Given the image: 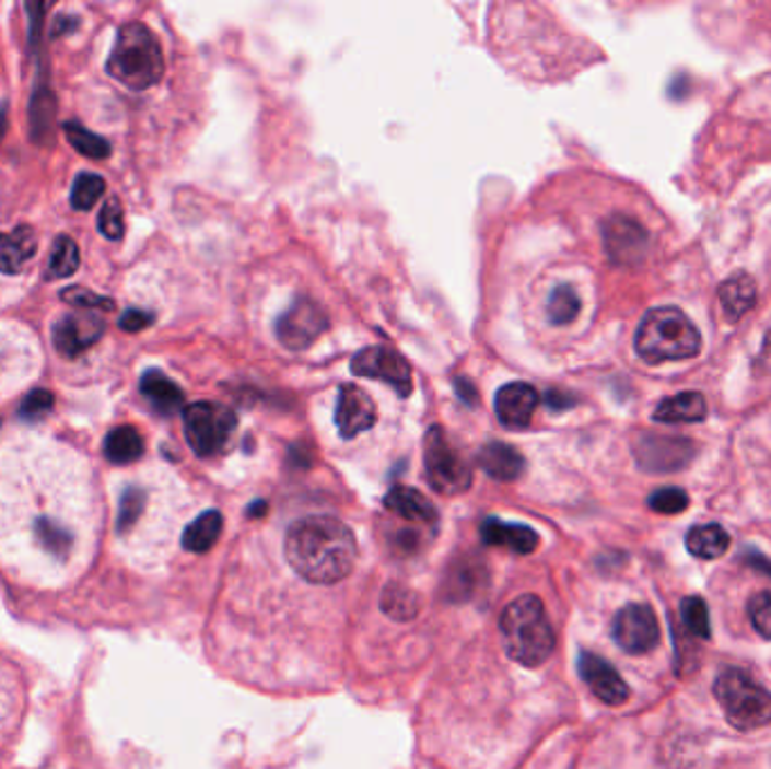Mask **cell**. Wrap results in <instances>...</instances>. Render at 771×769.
<instances>
[{"mask_svg":"<svg viewBox=\"0 0 771 769\" xmlns=\"http://www.w3.org/2000/svg\"><path fill=\"white\" fill-rule=\"evenodd\" d=\"M357 539L348 524L329 515H309L291 524L284 537V560L305 582H343L357 564Z\"/></svg>","mask_w":771,"mask_h":769,"instance_id":"obj_1","label":"cell"},{"mask_svg":"<svg viewBox=\"0 0 771 769\" xmlns=\"http://www.w3.org/2000/svg\"><path fill=\"white\" fill-rule=\"evenodd\" d=\"M505 654L524 668L546 664L556 650V630L550 626L544 601L524 594L505 605L499 618Z\"/></svg>","mask_w":771,"mask_h":769,"instance_id":"obj_2","label":"cell"},{"mask_svg":"<svg viewBox=\"0 0 771 769\" xmlns=\"http://www.w3.org/2000/svg\"><path fill=\"white\" fill-rule=\"evenodd\" d=\"M106 70L131 91H147L159 84L165 59L156 34L144 23H125L118 32L112 57L106 61Z\"/></svg>","mask_w":771,"mask_h":769,"instance_id":"obj_3","label":"cell"},{"mask_svg":"<svg viewBox=\"0 0 771 769\" xmlns=\"http://www.w3.org/2000/svg\"><path fill=\"white\" fill-rule=\"evenodd\" d=\"M634 346L647 363L684 361L702 352V335L681 310L654 307L643 316Z\"/></svg>","mask_w":771,"mask_h":769,"instance_id":"obj_4","label":"cell"},{"mask_svg":"<svg viewBox=\"0 0 771 769\" xmlns=\"http://www.w3.org/2000/svg\"><path fill=\"white\" fill-rule=\"evenodd\" d=\"M713 692L731 726L756 731L771 724V692L745 671H722L713 684Z\"/></svg>","mask_w":771,"mask_h":769,"instance_id":"obj_5","label":"cell"},{"mask_svg":"<svg viewBox=\"0 0 771 769\" xmlns=\"http://www.w3.org/2000/svg\"><path fill=\"white\" fill-rule=\"evenodd\" d=\"M183 427L192 452L199 458H212L229 445L237 429V416L217 401H195L183 411Z\"/></svg>","mask_w":771,"mask_h":769,"instance_id":"obj_6","label":"cell"},{"mask_svg":"<svg viewBox=\"0 0 771 769\" xmlns=\"http://www.w3.org/2000/svg\"><path fill=\"white\" fill-rule=\"evenodd\" d=\"M424 469L429 486L440 494H463L471 488V469L465 458L452 447L447 433L431 427L424 435Z\"/></svg>","mask_w":771,"mask_h":769,"instance_id":"obj_7","label":"cell"},{"mask_svg":"<svg viewBox=\"0 0 771 769\" xmlns=\"http://www.w3.org/2000/svg\"><path fill=\"white\" fill-rule=\"evenodd\" d=\"M327 327L329 318L325 310L309 299H299L278 318L276 337L287 350L301 352L312 348L327 333Z\"/></svg>","mask_w":771,"mask_h":769,"instance_id":"obj_8","label":"cell"},{"mask_svg":"<svg viewBox=\"0 0 771 769\" xmlns=\"http://www.w3.org/2000/svg\"><path fill=\"white\" fill-rule=\"evenodd\" d=\"M352 373L384 382L401 397L413 393V373L409 361L388 346H373L357 352L352 359Z\"/></svg>","mask_w":771,"mask_h":769,"instance_id":"obj_9","label":"cell"},{"mask_svg":"<svg viewBox=\"0 0 771 769\" xmlns=\"http://www.w3.org/2000/svg\"><path fill=\"white\" fill-rule=\"evenodd\" d=\"M694 454H697V447L692 445V441H688V438L641 433L634 441V458L639 467L654 474L679 471L690 465Z\"/></svg>","mask_w":771,"mask_h":769,"instance_id":"obj_10","label":"cell"},{"mask_svg":"<svg viewBox=\"0 0 771 769\" xmlns=\"http://www.w3.org/2000/svg\"><path fill=\"white\" fill-rule=\"evenodd\" d=\"M614 641L628 654H647L661 641V626L654 609L643 603L626 605L614 618Z\"/></svg>","mask_w":771,"mask_h":769,"instance_id":"obj_11","label":"cell"},{"mask_svg":"<svg viewBox=\"0 0 771 769\" xmlns=\"http://www.w3.org/2000/svg\"><path fill=\"white\" fill-rule=\"evenodd\" d=\"M603 242L609 260L618 267H634L647 253V231L628 214H614L603 224Z\"/></svg>","mask_w":771,"mask_h":769,"instance_id":"obj_12","label":"cell"},{"mask_svg":"<svg viewBox=\"0 0 771 769\" xmlns=\"http://www.w3.org/2000/svg\"><path fill=\"white\" fill-rule=\"evenodd\" d=\"M104 335V321L91 312L63 314L52 325V343L66 359H75L86 352Z\"/></svg>","mask_w":771,"mask_h":769,"instance_id":"obj_13","label":"cell"},{"mask_svg":"<svg viewBox=\"0 0 771 769\" xmlns=\"http://www.w3.org/2000/svg\"><path fill=\"white\" fill-rule=\"evenodd\" d=\"M580 677L584 684L592 688L596 698L609 707H620L630 700V686L626 679L620 677V673L607 662V659L594 654V652H582L577 662Z\"/></svg>","mask_w":771,"mask_h":769,"instance_id":"obj_14","label":"cell"},{"mask_svg":"<svg viewBox=\"0 0 771 769\" xmlns=\"http://www.w3.org/2000/svg\"><path fill=\"white\" fill-rule=\"evenodd\" d=\"M337 427L343 438H357L377 422V407L373 397L357 384H343L337 399Z\"/></svg>","mask_w":771,"mask_h":769,"instance_id":"obj_15","label":"cell"},{"mask_svg":"<svg viewBox=\"0 0 771 769\" xmlns=\"http://www.w3.org/2000/svg\"><path fill=\"white\" fill-rule=\"evenodd\" d=\"M539 407V393L526 382H512L499 388L494 411L503 427L526 429Z\"/></svg>","mask_w":771,"mask_h":769,"instance_id":"obj_16","label":"cell"},{"mask_svg":"<svg viewBox=\"0 0 771 769\" xmlns=\"http://www.w3.org/2000/svg\"><path fill=\"white\" fill-rule=\"evenodd\" d=\"M481 537L490 546H505V548H510V551L519 554V556L533 554L539 544V535L530 526L507 524V522H501L494 517L483 522Z\"/></svg>","mask_w":771,"mask_h":769,"instance_id":"obj_17","label":"cell"},{"mask_svg":"<svg viewBox=\"0 0 771 769\" xmlns=\"http://www.w3.org/2000/svg\"><path fill=\"white\" fill-rule=\"evenodd\" d=\"M384 505H386V510L395 512L397 517L407 520V522L433 524L437 520L435 505L416 488H407V486L390 488L388 494L384 497Z\"/></svg>","mask_w":771,"mask_h":769,"instance_id":"obj_18","label":"cell"},{"mask_svg":"<svg viewBox=\"0 0 771 769\" xmlns=\"http://www.w3.org/2000/svg\"><path fill=\"white\" fill-rule=\"evenodd\" d=\"M479 465L488 476H492V479L510 483V481H517L519 476L524 474L526 458L519 454V450H514L512 445L488 443L479 452Z\"/></svg>","mask_w":771,"mask_h":769,"instance_id":"obj_19","label":"cell"},{"mask_svg":"<svg viewBox=\"0 0 771 769\" xmlns=\"http://www.w3.org/2000/svg\"><path fill=\"white\" fill-rule=\"evenodd\" d=\"M709 413L706 399L702 393H679L675 397H668L661 401L654 411V420L656 422H666V424H681V422H702Z\"/></svg>","mask_w":771,"mask_h":769,"instance_id":"obj_20","label":"cell"},{"mask_svg":"<svg viewBox=\"0 0 771 769\" xmlns=\"http://www.w3.org/2000/svg\"><path fill=\"white\" fill-rule=\"evenodd\" d=\"M717 296L724 316L728 321H738L756 305V282L747 273H736L720 284Z\"/></svg>","mask_w":771,"mask_h":769,"instance_id":"obj_21","label":"cell"},{"mask_svg":"<svg viewBox=\"0 0 771 769\" xmlns=\"http://www.w3.org/2000/svg\"><path fill=\"white\" fill-rule=\"evenodd\" d=\"M140 393L163 416H172L183 407V391L161 371H147L142 375Z\"/></svg>","mask_w":771,"mask_h":769,"instance_id":"obj_22","label":"cell"},{"mask_svg":"<svg viewBox=\"0 0 771 769\" xmlns=\"http://www.w3.org/2000/svg\"><path fill=\"white\" fill-rule=\"evenodd\" d=\"M34 250L36 237L30 226H21L10 235L0 233V271L10 276L19 273Z\"/></svg>","mask_w":771,"mask_h":769,"instance_id":"obj_23","label":"cell"},{"mask_svg":"<svg viewBox=\"0 0 771 769\" xmlns=\"http://www.w3.org/2000/svg\"><path fill=\"white\" fill-rule=\"evenodd\" d=\"M686 546L690 556L700 560H715L722 558L728 546L731 537L720 524H704V526H692L686 535Z\"/></svg>","mask_w":771,"mask_h":769,"instance_id":"obj_24","label":"cell"},{"mask_svg":"<svg viewBox=\"0 0 771 769\" xmlns=\"http://www.w3.org/2000/svg\"><path fill=\"white\" fill-rule=\"evenodd\" d=\"M224 528V517L217 510H208L199 515L183 533V548L190 554H206L217 544Z\"/></svg>","mask_w":771,"mask_h":769,"instance_id":"obj_25","label":"cell"},{"mask_svg":"<svg viewBox=\"0 0 771 769\" xmlns=\"http://www.w3.org/2000/svg\"><path fill=\"white\" fill-rule=\"evenodd\" d=\"M144 452L142 435L133 427H118L106 435L104 441V456L114 465H129L136 463Z\"/></svg>","mask_w":771,"mask_h":769,"instance_id":"obj_26","label":"cell"},{"mask_svg":"<svg viewBox=\"0 0 771 769\" xmlns=\"http://www.w3.org/2000/svg\"><path fill=\"white\" fill-rule=\"evenodd\" d=\"M420 596L404 584H388L382 594V611L393 620H413L420 614Z\"/></svg>","mask_w":771,"mask_h":769,"instance_id":"obj_27","label":"cell"},{"mask_svg":"<svg viewBox=\"0 0 771 769\" xmlns=\"http://www.w3.org/2000/svg\"><path fill=\"white\" fill-rule=\"evenodd\" d=\"M78 269H80V248L75 240H70L68 235H59L50 248L46 278L61 280L72 276Z\"/></svg>","mask_w":771,"mask_h":769,"instance_id":"obj_28","label":"cell"},{"mask_svg":"<svg viewBox=\"0 0 771 769\" xmlns=\"http://www.w3.org/2000/svg\"><path fill=\"white\" fill-rule=\"evenodd\" d=\"M63 131H66L68 142L80 154H84L89 159H95V161H104V159L112 156V144H108L102 136H97V133L89 131L86 127H82L80 123H66Z\"/></svg>","mask_w":771,"mask_h":769,"instance_id":"obj_29","label":"cell"},{"mask_svg":"<svg viewBox=\"0 0 771 769\" xmlns=\"http://www.w3.org/2000/svg\"><path fill=\"white\" fill-rule=\"evenodd\" d=\"M681 622L690 637L704 641L711 639V614L704 598L688 596L681 601Z\"/></svg>","mask_w":771,"mask_h":769,"instance_id":"obj_30","label":"cell"},{"mask_svg":"<svg viewBox=\"0 0 771 769\" xmlns=\"http://www.w3.org/2000/svg\"><path fill=\"white\" fill-rule=\"evenodd\" d=\"M580 314V296L566 284L558 287L548 299V318L553 325H569Z\"/></svg>","mask_w":771,"mask_h":769,"instance_id":"obj_31","label":"cell"},{"mask_svg":"<svg viewBox=\"0 0 771 769\" xmlns=\"http://www.w3.org/2000/svg\"><path fill=\"white\" fill-rule=\"evenodd\" d=\"M106 190V183L100 174H80L72 183V193H70V206L75 210H91L97 199H102Z\"/></svg>","mask_w":771,"mask_h":769,"instance_id":"obj_32","label":"cell"},{"mask_svg":"<svg viewBox=\"0 0 771 769\" xmlns=\"http://www.w3.org/2000/svg\"><path fill=\"white\" fill-rule=\"evenodd\" d=\"M688 492L681 488H661L647 499L650 510L658 512V515H679V512L688 508Z\"/></svg>","mask_w":771,"mask_h":769,"instance_id":"obj_33","label":"cell"},{"mask_svg":"<svg viewBox=\"0 0 771 769\" xmlns=\"http://www.w3.org/2000/svg\"><path fill=\"white\" fill-rule=\"evenodd\" d=\"M97 229L106 240L118 242L125 235V212L122 206L116 197L106 199L100 217H97Z\"/></svg>","mask_w":771,"mask_h":769,"instance_id":"obj_34","label":"cell"},{"mask_svg":"<svg viewBox=\"0 0 771 769\" xmlns=\"http://www.w3.org/2000/svg\"><path fill=\"white\" fill-rule=\"evenodd\" d=\"M61 301L72 305V307H78V310H106V312H112L116 305L112 299H104L100 294H95V291L91 289H84V287H68L61 291Z\"/></svg>","mask_w":771,"mask_h":769,"instance_id":"obj_35","label":"cell"},{"mask_svg":"<svg viewBox=\"0 0 771 769\" xmlns=\"http://www.w3.org/2000/svg\"><path fill=\"white\" fill-rule=\"evenodd\" d=\"M55 409V395L46 388H36L27 393L19 407V416L23 420H42Z\"/></svg>","mask_w":771,"mask_h":769,"instance_id":"obj_36","label":"cell"},{"mask_svg":"<svg viewBox=\"0 0 771 769\" xmlns=\"http://www.w3.org/2000/svg\"><path fill=\"white\" fill-rule=\"evenodd\" d=\"M144 508V492L140 488H127L120 499L118 510V533H127L142 515Z\"/></svg>","mask_w":771,"mask_h":769,"instance_id":"obj_37","label":"cell"},{"mask_svg":"<svg viewBox=\"0 0 771 769\" xmlns=\"http://www.w3.org/2000/svg\"><path fill=\"white\" fill-rule=\"evenodd\" d=\"M749 618L760 637L771 639V592H760L749 601Z\"/></svg>","mask_w":771,"mask_h":769,"instance_id":"obj_38","label":"cell"},{"mask_svg":"<svg viewBox=\"0 0 771 769\" xmlns=\"http://www.w3.org/2000/svg\"><path fill=\"white\" fill-rule=\"evenodd\" d=\"M152 323H154V316L150 312H142V310H127L120 318V327L125 329V333H140V329L150 327Z\"/></svg>","mask_w":771,"mask_h":769,"instance_id":"obj_39","label":"cell"},{"mask_svg":"<svg viewBox=\"0 0 771 769\" xmlns=\"http://www.w3.org/2000/svg\"><path fill=\"white\" fill-rule=\"evenodd\" d=\"M456 393H458V397L465 401V405H469V407H474L476 405V401H479V393H476V386L469 382V380H465V377H456Z\"/></svg>","mask_w":771,"mask_h":769,"instance_id":"obj_40","label":"cell"},{"mask_svg":"<svg viewBox=\"0 0 771 769\" xmlns=\"http://www.w3.org/2000/svg\"><path fill=\"white\" fill-rule=\"evenodd\" d=\"M546 401H548V407L556 409V411H564V409H569V407L575 405V399H573L571 395L562 393V391H550V393L546 395Z\"/></svg>","mask_w":771,"mask_h":769,"instance_id":"obj_41","label":"cell"},{"mask_svg":"<svg viewBox=\"0 0 771 769\" xmlns=\"http://www.w3.org/2000/svg\"><path fill=\"white\" fill-rule=\"evenodd\" d=\"M745 560H747L749 567H754V569H758V571H762V573H767V575L771 578V560H767L762 554L749 551V554L745 556Z\"/></svg>","mask_w":771,"mask_h":769,"instance_id":"obj_42","label":"cell"},{"mask_svg":"<svg viewBox=\"0 0 771 769\" xmlns=\"http://www.w3.org/2000/svg\"><path fill=\"white\" fill-rule=\"evenodd\" d=\"M8 106L5 104H0V142H3L5 140V136H8Z\"/></svg>","mask_w":771,"mask_h":769,"instance_id":"obj_43","label":"cell"}]
</instances>
